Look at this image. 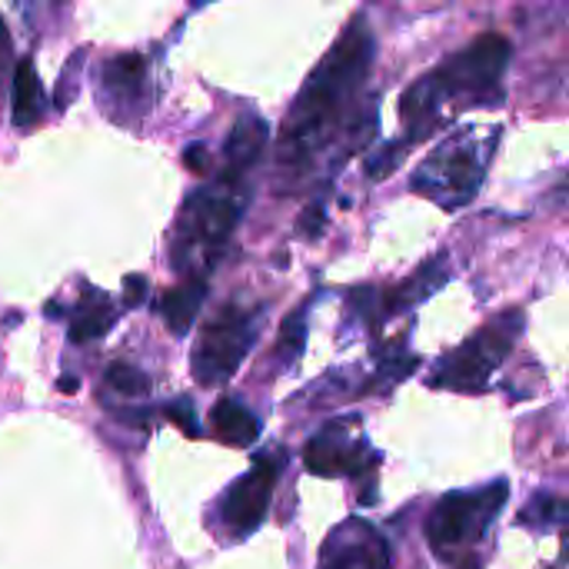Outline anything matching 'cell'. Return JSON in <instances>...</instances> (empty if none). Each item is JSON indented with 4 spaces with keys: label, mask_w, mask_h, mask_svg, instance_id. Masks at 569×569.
<instances>
[{
    "label": "cell",
    "mask_w": 569,
    "mask_h": 569,
    "mask_svg": "<svg viewBox=\"0 0 569 569\" xmlns=\"http://www.w3.org/2000/svg\"><path fill=\"white\" fill-rule=\"evenodd\" d=\"M460 569H480V567H477V563H463V567H460Z\"/></svg>",
    "instance_id": "27"
},
{
    "label": "cell",
    "mask_w": 569,
    "mask_h": 569,
    "mask_svg": "<svg viewBox=\"0 0 569 569\" xmlns=\"http://www.w3.org/2000/svg\"><path fill=\"white\" fill-rule=\"evenodd\" d=\"M143 297H147V277L130 273V277L123 280V303H127V307H140Z\"/></svg>",
    "instance_id": "23"
},
{
    "label": "cell",
    "mask_w": 569,
    "mask_h": 569,
    "mask_svg": "<svg viewBox=\"0 0 569 569\" xmlns=\"http://www.w3.org/2000/svg\"><path fill=\"white\" fill-rule=\"evenodd\" d=\"M103 383L110 390H117L120 397H133V400H143L150 393V380L147 373H140L137 367L130 363H110L107 373H103Z\"/></svg>",
    "instance_id": "19"
},
{
    "label": "cell",
    "mask_w": 569,
    "mask_h": 569,
    "mask_svg": "<svg viewBox=\"0 0 569 569\" xmlns=\"http://www.w3.org/2000/svg\"><path fill=\"white\" fill-rule=\"evenodd\" d=\"M207 300V280H183L180 287L167 290L163 293V303H160V313H163V323L170 333L177 337H187L200 307Z\"/></svg>",
    "instance_id": "15"
},
{
    "label": "cell",
    "mask_w": 569,
    "mask_h": 569,
    "mask_svg": "<svg viewBox=\"0 0 569 569\" xmlns=\"http://www.w3.org/2000/svg\"><path fill=\"white\" fill-rule=\"evenodd\" d=\"M307 327H310V307H297V310L283 320L280 337H277V353H273V360H277V367H280L283 373L293 370V367L300 363L303 347H307Z\"/></svg>",
    "instance_id": "17"
},
{
    "label": "cell",
    "mask_w": 569,
    "mask_h": 569,
    "mask_svg": "<svg viewBox=\"0 0 569 569\" xmlns=\"http://www.w3.org/2000/svg\"><path fill=\"white\" fill-rule=\"evenodd\" d=\"M77 377H60V390H67V393H77Z\"/></svg>",
    "instance_id": "26"
},
{
    "label": "cell",
    "mask_w": 569,
    "mask_h": 569,
    "mask_svg": "<svg viewBox=\"0 0 569 569\" xmlns=\"http://www.w3.org/2000/svg\"><path fill=\"white\" fill-rule=\"evenodd\" d=\"M283 467H287V453L280 447L257 453L253 467L243 477H237L217 500L220 530H227L233 540H247L250 533H257L270 513V500Z\"/></svg>",
    "instance_id": "8"
},
{
    "label": "cell",
    "mask_w": 569,
    "mask_h": 569,
    "mask_svg": "<svg viewBox=\"0 0 569 569\" xmlns=\"http://www.w3.org/2000/svg\"><path fill=\"white\" fill-rule=\"evenodd\" d=\"M97 100L107 120L137 127L153 103V83H150V67L143 53H117L103 60L100 80H97Z\"/></svg>",
    "instance_id": "9"
},
{
    "label": "cell",
    "mask_w": 569,
    "mask_h": 569,
    "mask_svg": "<svg viewBox=\"0 0 569 569\" xmlns=\"http://www.w3.org/2000/svg\"><path fill=\"white\" fill-rule=\"evenodd\" d=\"M307 470L317 477H357L377 463L367 437L360 433V417L330 420L310 443H307Z\"/></svg>",
    "instance_id": "10"
},
{
    "label": "cell",
    "mask_w": 569,
    "mask_h": 569,
    "mask_svg": "<svg viewBox=\"0 0 569 569\" xmlns=\"http://www.w3.org/2000/svg\"><path fill=\"white\" fill-rule=\"evenodd\" d=\"M373 30L367 17H353L337 43L323 53L303 90L297 93L280 137H277V167L290 180H300L320 153L333 143L340 133L347 113L357 107V97L363 90V80L373 63Z\"/></svg>",
    "instance_id": "1"
},
{
    "label": "cell",
    "mask_w": 569,
    "mask_h": 569,
    "mask_svg": "<svg viewBox=\"0 0 569 569\" xmlns=\"http://www.w3.org/2000/svg\"><path fill=\"white\" fill-rule=\"evenodd\" d=\"M510 53L513 50L507 37L483 33L467 50L447 57L437 70L423 73L400 100V117L407 123L403 137L397 143L380 147L367 160V173L377 180L390 177L400 157L407 153V147H417L423 137L437 133L460 110L503 100V73L510 67Z\"/></svg>",
    "instance_id": "2"
},
{
    "label": "cell",
    "mask_w": 569,
    "mask_h": 569,
    "mask_svg": "<svg viewBox=\"0 0 569 569\" xmlns=\"http://www.w3.org/2000/svg\"><path fill=\"white\" fill-rule=\"evenodd\" d=\"M447 283H450L447 257H437V260L423 263V267L413 273V280H407V283H403V287L387 300L383 317H397V313H407V310L420 307L430 293H437V290H440V287H447Z\"/></svg>",
    "instance_id": "14"
},
{
    "label": "cell",
    "mask_w": 569,
    "mask_h": 569,
    "mask_svg": "<svg viewBox=\"0 0 569 569\" xmlns=\"http://www.w3.org/2000/svg\"><path fill=\"white\" fill-rule=\"evenodd\" d=\"M520 523H523V527H533V530H540V533L560 530V527L567 523V503H563L560 497H553V493H537V497L527 503V510L520 513Z\"/></svg>",
    "instance_id": "18"
},
{
    "label": "cell",
    "mask_w": 569,
    "mask_h": 569,
    "mask_svg": "<svg viewBox=\"0 0 569 569\" xmlns=\"http://www.w3.org/2000/svg\"><path fill=\"white\" fill-rule=\"evenodd\" d=\"M417 367H420V360H417V357H410V353H403V357H397V360H387V363L380 367V373H377V383H373V387L390 390L393 383H400L403 377H410Z\"/></svg>",
    "instance_id": "21"
},
{
    "label": "cell",
    "mask_w": 569,
    "mask_h": 569,
    "mask_svg": "<svg viewBox=\"0 0 569 569\" xmlns=\"http://www.w3.org/2000/svg\"><path fill=\"white\" fill-rule=\"evenodd\" d=\"M210 427H213L217 440H223L227 447H237V450H247L260 440V420L233 397H223L213 403Z\"/></svg>",
    "instance_id": "12"
},
{
    "label": "cell",
    "mask_w": 569,
    "mask_h": 569,
    "mask_svg": "<svg viewBox=\"0 0 569 569\" xmlns=\"http://www.w3.org/2000/svg\"><path fill=\"white\" fill-rule=\"evenodd\" d=\"M320 569H390V543L367 520H347L323 543Z\"/></svg>",
    "instance_id": "11"
},
{
    "label": "cell",
    "mask_w": 569,
    "mask_h": 569,
    "mask_svg": "<svg viewBox=\"0 0 569 569\" xmlns=\"http://www.w3.org/2000/svg\"><path fill=\"white\" fill-rule=\"evenodd\" d=\"M183 163H187L190 173H207V170H210L207 147H203V143H190V147L183 150Z\"/></svg>",
    "instance_id": "24"
},
{
    "label": "cell",
    "mask_w": 569,
    "mask_h": 569,
    "mask_svg": "<svg viewBox=\"0 0 569 569\" xmlns=\"http://www.w3.org/2000/svg\"><path fill=\"white\" fill-rule=\"evenodd\" d=\"M10 117H13V123L20 130L37 127L47 117V93H43V83L37 77L33 60H27V57L13 67V107H10Z\"/></svg>",
    "instance_id": "13"
},
{
    "label": "cell",
    "mask_w": 569,
    "mask_h": 569,
    "mask_svg": "<svg viewBox=\"0 0 569 569\" xmlns=\"http://www.w3.org/2000/svg\"><path fill=\"white\" fill-rule=\"evenodd\" d=\"M110 327H113V307H110L107 293L87 287L80 297V307L73 310V320H70V340L73 343L100 340L110 333Z\"/></svg>",
    "instance_id": "16"
},
{
    "label": "cell",
    "mask_w": 569,
    "mask_h": 569,
    "mask_svg": "<svg viewBox=\"0 0 569 569\" xmlns=\"http://www.w3.org/2000/svg\"><path fill=\"white\" fill-rule=\"evenodd\" d=\"M250 173L253 170L223 163L207 187L187 197L170 237V263L180 277L203 280V273L213 270L253 197Z\"/></svg>",
    "instance_id": "3"
},
{
    "label": "cell",
    "mask_w": 569,
    "mask_h": 569,
    "mask_svg": "<svg viewBox=\"0 0 569 569\" xmlns=\"http://www.w3.org/2000/svg\"><path fill=\"white\" fill-rule=\"evenodd\" d=\"M520 333H523V310H510V313L490 320L487 327H480L470 340H463L453 353H447L437 363L430 387L483 393L490 387V377L510 357Z\"/></svg>",
    "instance_id": "6"
},
{
    "label": "cell",
    "mask_w": 569,
    "mask_h": 569,
    "mask_svg": "<svg viewBox=\"0 0 569 569\" xmlns=\"http://www.w3.org/2000/svg\"><path fill=\"white\" fill-rule=\"evenodd\" d=\"M497 137H500L497 127L493 130H460V133L447 137L413 170L410 187L420 197L440 203L443 210L467 207L483 187V177L490 170V157L497 150Z\"/></svg>",
    "instance_id": "4"
},
{
    "label": "cell",
    "mask_w": 569,
    "mask_h": 569,
    "mask_svg": "<svg viewBox=\"0 0 569 569\" xmlns=\"http://www.w3.org/2000/svg\"><path fill=\"white\" fill-rule=\"evenodd\" d=\"M170 417L193 437V433H200V427H197V417H193V400L190 397H180L173 407H170Z\"/></svg>",
    "instance_id": "22"
},
{
    "label": "cell",
    "mask_w": 569,
    "mask_h": 569,
    "mask_svg": "<svg viewBox=\"0 0 569 569\" xmlns=\"http://www.w3.org/2000/svg\"><path fill=\"white\" fill-rule=\"evenodd\" d=\"M83 60H87V50L80 47V50H73V57L67 60V67L60 70V83H57V93H53V100H57L60 110H67V107L77 100V93H80V70H83Z\"/></svg>",
    "instance_id": "20"
},
{
    "label": "cell",
    "mask_w": 569,
    "mask_h": 569,
    "mask_svg": "<svg viewBox=\"0 0 569 569\" xmlns=\"http://www.w3.org/2000/svg\"><path fill=\"white\" fill-rule=\"evenodd\" d=\"M263 327V307L247 303H227L207 327L200 330L190 370L203 387L227 383L247 360L250 347L257 343Z\"/></svg>",
    "instance_id": "7"
},
{
    "label": "cell",
    "mask_w": 569,
    "mask_h": 569,
    "mask_svg": "<svg viewBox=\"0 0 569 569\" xmlns=\"http://www.w3.org/2000/svg\"><path fill=\"white\" fill-rule=\"evenodd\" d=\"M510 483L493 480L477 490H453L437 500V507L427 517V543L433 553L453 560L473 543L483 540V533L493 527L500 510L507 507Z\"/></svg>",
    "instance_id": "5"
},
{
    "label": "cell",
    "mask_w": 569,
    "mask_h": 569,
    "mask_svg": "<svg viewBox=\"0 0 569 569\" xmlns=\"http://www.w3.org/2000/svg\"><path fill=\"white\" fill-rule=\"evenodd\" d=\"M10 53H13V43H10V30L0 17V90H3V80L10 77Z\"/></svg>",
    "instance_id": "25"
}]
</instances>
